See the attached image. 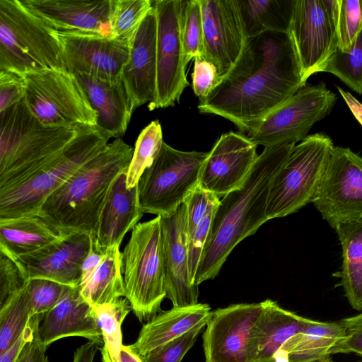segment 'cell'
<instances>
[{"instance_id": "2e32d148", "label": "cell", "mask_w": 362, "mask_h": 362, "mask_svg": "<svg viewBox=\"0 0 362 362\" xmlns=\"http://www.w3.org/2000/svg\"><path fill=\"white\" fill-rule=\"evenodd\" d=\"M56 35L69 72L108 82L121 78L129 54L128 42L95 35Z\"/></svg>"}, {"instance_id": "d6986e66", "label": "cell", "mask_w": 362, "mask_h": 362, "mask_svg": "<svg viewBox=\"0 0 362 362\" xmlns=\"http://www.w3.org/2000/svg\"><path fill=\"white\" fill-rule=\"evenodd\" d=\"M22 4L59 34L113 37L112 0H23Z\"/></svg>"}, {"instance_id": "ffe728a7", "label": "cell", "mask_w": 362, "mask_h": 362, "mask_svg": "<svg viewBox=\"0 0 362 362\" xmlns=\"http://www.w3.org/2000/svg\"><path fill=\"white\" fill-rule=\"evenodd\" d=\"M90 235L74 233L14 260L27 279H43L67 286H80L81 266L90 248Z\"/></svg>"}, {"instance_id": "7a4b0ae2", "label": "cell", "mask_w": 362, "mask_h": 362, "mask_svg": "<svg viewBox=\"0 0 362 362\" xmlns=\"http://www.w3.org/2000/svg\"><path fill=\"white\" fill-rule=\"evenodd\" d=\"M296 145L264 148L243 185L220 199L194 276L196 284L214 279L235 247L268 221L271 184Z\"/></svg>"}, {"instance_id": "277c9868", "label": "cell", "mask_w": 362, "mask_h": 362, "mask_svg": "<svg viewBox=\"0 0 362 362\" xmlns=\"http://www.w3.org/2000/svg\"><path fill=\"white\" fill-rule=\"evenodd\" d=\"M0 193L11 189L53 158L83 126L42 124L24 100L0 112Z\"/></svg>"}, {"instance_id": "60d3db41", "label": "cell", "mask_w": 362, "mask_h": 362, "mask_svg": "<svg viewBox=\"0 0 362 362\" xmlns=\"http://www.w3.org/2000/svg\"><path fill=\"white\" fill-rule=\"evenodd\" d=\"M66 286L47 279L29 280L26 288L29 295L32 316H41L51 310L59 302Z\"/></svg>"}, {"instance_id": "9a60e30c", "label": "cell", "mask_w": 362, "mask_h": 362, "mask_svg": "<svg viewBox=\"0 0 362 362\" xmlns=\"http://www.w3.org/2000/svg\"><path fill=\"white\" fill-rule=\"evenodd\" d=\"M262 310L260 302L212 311L203 334L205 362H247L250 335Z\"/></svg>"}, {"instance_id": "4316f807", "label": "cell", "mask_w": 362, "mask_h": 362, "mask_svg": "<svg viewBox=\"0 0 362 362\" xmlns=\"http://www.w3.org/2000/svg\"><path fill=\"white\" fill-rule=\"evenodd\" d=\"M212 311L208 304L174 308L161 312L144 324L136 341L129 345L139 356L185 334L201 324H207Z\"/></svg>"}, {"instance_id": "9c48e42d", "label": "cell", "mask_w": 362, "mask_h": 362, "mask_svg": "<svg viewBox=\"0 0 362 362\" xmlns=\"http://www.w3.org/2000/svg\"><path fill=\"white\" fill-rule=\"evenodd\" d=\"M207 156L208 152L180 151L163 142L137 183L142 211L156 216L173 214L199 186Z\"/></svg>"}, {"instance_id": "ee69618b", "label": "cell", "mask_w": 362, "mask_h": 362, "mask_svg": "<svg viewBox=\"0 0 362 362\" xmlns=\"http://www.w3.org/2000/svg\"><path fill=\"white\" fill-rule=\"evenodd\" d=\"M192 78L194 93L199 101L207 98L222 82L216 67L202 57L194 59Z\"/></svg>"}, {"instance_id": "8d00e7d4", "label": "cell", "mask_w": 362, "mask_h": 362, "mask_svg": "<svg viewBox=\"0 0 362 362\" xmlns=\"http://www.w3.org/2000/svg\"><path fill=\"white\" fill-rule=\"evenodd\" d=\"M152 8L153 1L151 0H112L110 21L113 37L130 45Z\"/></svg>"}, {"instance_id": "ba28073f", "label": "cell", "mask_w": 362, "mask_h": 362, "mask_svg": "<svg viewBox=\"0 0 362 362\" xmlns=\"http://www.w3.org/2000/svg\"><path fill=\"white\" fill-rule=\"evenodd\" d=\"M334 146L330 137L320 132L308 135L293 147L271 184L268 220L286 216L313 203Z\"/></svg>"}, {"instance_id": "d590c367", "label": "cell", "mask_w": 362, "mask_h": 362, "mask_svg": "<svg viewBox=\"0 0 362 362\" xmlns=\"http://www.w3.org/2000/svg\"><path fill=\"white\" fill-rule=\"evenodd\" d=\"M162 127L158 120L152 121L139 134L127 173V187L132 189L144 170L150 167L158 155L163 144Z\"/></svg>"}, {"instance_id": "44dd1931", "label": "cell", "mask_w": 362, "mask_h": 362, "mask_svg": "<svg viewBox=\"0 0 362 362\" xmlns=\"http://www.w3.org/2000/svg\"><path fill=\"white\" fill-rule=\"evenodd\" d=\"M163 235L166 298L174 308L198 303L199 288L189 272L186 237V206L180 205L171 215L160 216Z\"/></svg>"}, {"instance_id": "f5cc1de1", "label": "cell", "mask_w": 362, "mask_h": 362, "mask_svg": "<svg viewBox=\"0 0 362 362\" xmlns=\"http://www.w3.org/2000/svg\"><path fill=\"white\" fill-rule=\"evenodd\" d=\"M119 362H143L140 356L132 350L129 345H123Z\"/></svg>"}, {"instance_id": "83f0119b", "label": "cell", "mask_w": 362, "mask_h": 362, "mask_svg": "<svg viewBox=\"0 0 362 362\" xmlns=\"http://www.w3.org/2000/svg\"><path fill=\"white\" fill-rule=\"evenodd\" d=\"M346 336L342 322L305 318L301 329L281 349L278 362H317L329 358Z\"/></svg>"}, {"instance_id": "e575fe53", "label": "cell", "mask_w": 362, "mask_h": 362, "mask_svg": "<svg viewBox=\"0 0 362 362\" xmlns=\"http://www.w3.org/2000/svg\"><path fill=\"white\" fill-rule=\"evenodd\" d=\"M32 317L29 295L25 286L0 306V354L18 339Z\"/></svg>"}, {"instance_id": "f907efd6", "label": "cell", "mask_w": 362, "mask_h": 362, "mask_svg": "<svg viewBox=\"0 0 362 362\" xmlns=\"http://www.w3.org/2000/svg\"><path fill=\"white\" fill-rule=\"evenodd\" d=\"M98 346L96 343L90 341L81 345L74 352L73 362H93Z\"/></svg>"}, {"instance_id": "7402d4cb", "label": "cell", "mask_w": 362, "mask_h": 362, "mask_svg": "<svg viewBox=\"0 0 362 362\" xmlns=\"http://www.w3.org/2000/svg\"><path fill=\"white\" fill-rule=\"evenodd\" d=\"M82 337L103 344L95 312L82 296L80 286H66L59 302L40 316L35 337L47 349L66 337Z\"/></svg>"}, {"instance_id": "74e56055", "label": "cell", "mask_w": 362, "mask_h": 362, "mask_svg": "<svg viewBox=\"0 0 362 362\" xmlns=\"http://www.w3.org/2000/svg\"><path fill=\"white\" fill-rule=\"evenodd\" d=\"M322 72L334 74L354 91L362 94V32L349 49L337 48Z\"/></svg>"}, {"instance_id": "484cf974", "label": "cell", "mask_w": 362, "mask_h": 362, "mask_svg": "<svg viewBox=\"0 0 362 362\" xmlns=\"http://www.w3.org/2000/svg\"><path fill=\"white\" fill-rule=\"evenodd\" d=\"M262 303L249 341L247 362H278L281 349L301 329L305 317L284 309L271 299Z\"/></svg>"}, {"instance_id": "30bf717a", "label": "cell", "mask_w": 362, "mask_h": 362, "mask_svg": "<svg viewBox=\"0 0 362 362\" xmlns=\"http://www.w3.org/2000/svg\"><path fill=\"white\" fill-rule=\"evenodd\" d=\"M25 103L49 127H96L97 114L77 77L64 69L27 73Z\"/></svg>"}, {"instance_id": "db71d44e", "label": "cell", "mask_w": 362, "mask_h": 362, "mask_svg": "<svg viewBox=\"0 0 362 362\" xmlns=\"http://www.w3.org/2000/svg\"><path fill=\"white\" fill-rule=\"evenodd\" d=\"M317 362H331L330 360H329V358H327V359H325L323 361H317Z\"/></svg>"}, {"instance_id": "603a6c76", "label": "cell", "mask_w": 362, "mask_h": 362, "mask_svg": "<svg viewBox=\"0 0 362 362\" xmlns=\"http://www.w3.org/2000/svg\"><path fill=\"white\" fill-rule=\"evenodd\" d=\"M122 78L136 108L153 102L157 80V18L153 6L130 45Z\"/></svg>"}, {"instance_id": "1f68e13d", "label": "cell", "mask_w": 362, "mask_h": 362, "mask_svg": "<svg viewBox=\"0 0 362 362\" xmlns=\"http://www.w3.org/2000/svg\"><path fill=\"white\" fill-rule=\"evenodd\" d=\"M84 299L93 307L125 296L119 246L108 247L105 256L89 280L79 286Z\"/></svg>"}, {"instance_id": "ac0fdd59", "label": "cell", "mask_w": 362, "mask_h": 362, "mask_svg": "<svg viewBox=\"0 0 362 362\" xmlns=\"http://www.w3.org/2000/svg\"><path fill=\"white\" fill-rule=\"evenodd\" d=\"M257 146L243 134H223L208 152L199 186L219 198L240 188L258 156Z\"/></svg>"}, {"instance_id": "f35d334b", "label": "cell", "mask_w": 362, "mask_h": 362, "mask_svg": "<svg viewBox=\"0 0 362 362\" xmlns=\"http://www.w3.org/2000/svg\"><path fill=\"white\" fill-rule=\"evenodd\" d=\"M182 41L187 63L192 59L202 58L204 30L200 0L185 1Z\"/></svg>"}, {"instance_id": "bcb514c9", "label": "cell", "mask_w": 362, "mask_h": 362, "mask_svg": "<svg viewBox=\"0 0 362 362\" xmlns=\"http://www.w3.org/2000/svg\"><path fill=\"white\" fill-rule=\"evenodd\" d=\"M346 336L338 347L337 353H354L362 357V312L341 320Z\"/></svg>"}, {"instance_id": "f1b7e54d", "label": "cell", "mask_w": 362, "mask_h": 362, "mask_svg": "<svg viewBox=\"0 0 362 362\" xmlns=\"http://www.w3.org/2000/svg\"><path fill=\"white\" fill-rule=\"evenodd\" d=\"M62 236L37 216L0 220V252L13 260L34 252Z\"/></svg>"}, {"instance_id": "cb8c5ba5", "label": "cell", "mask_w": 362, "mask_h": 362, "mask_svg": "<svg viewBox=\"0 0 362 362\" xmlns=\"http://www.w3.org/2000/svg\"><path fill=\"white\" fill-rule=\"evenodd\" d=\"M127 170L119 174L112 184L95 231L90 235L103 249L119 246L127 233L143 216L138 186L127 187Z\"/></svg>"}, {"instance_id": "b9f144b4", "label": "cell", "mask_w": 362, "mask_h": 362, "mask_svg": "<svg viewBox=\"0 0 362 362\" xmlns=\"http://www.w3.org/2000/svg\"><path fill=\"white\" fill-rule=\"evenodd\" d=\"M206 325V323L201 324L185 334L140 358L143 362H181Z\"/></svg>"}, {"instance_id": "836d02e7", "label": "cell", "mask_w": 362, "mask_h": 362, "mask_svg": "<svg viewBox=\"0 0 362 362\" xmlns=\"http://www.w3.org/2000/svg\"><path fill=\"white\" fill-rule=\"evenodd\" d=\"M102 331L103 362H119L122 344V324L132 310L128 300L121 298L110 303L93 306Z\"/></svg>"}, {"instance_id": "8992f818", "label": "cell", "mask_w": 362, "mask_h": 362, "mask_svg": "<svg viewBox=\"0 0 362 362\" xmlns=\"http://www.w3.org/2000/svg\"><path fill=\"white\" fill-rule=\"evenodd\" d=\"M125 296L140 322L160 310L166 298L161 217L139 223L122 252Z\"/></svg>"}, {"instance_id": "5b68a950", "label": "cell", "mask_w": 362, "mask_h": 362, "mask_svg": "<svg viewBox=\"0 0 362 362\" xmlns=\"http://www.w3.org/2000/svg\"><path fill=\"white\" fill-rule=\"evenodd\" d=\"M110 138L95 127L78 135L19 185L0 193V220L37 215L46 199L83 165L100 153Z\"/></svg>"}, {"instance_id": "f6af8a7d", "label": "cell", "mask_w": 362, "mask_h": 362, "mask_svg": "<svg viewBox=\"0 0 362 362\" xmlns=\"http://www.w3.org/2000/svg\"><path fill=\"white\" fill-rule=\"evenodd\" d=\"M23 75L11 71H0V112L24 98Z\"/></svg>"}, {"instance_id": "7bdbcfd3", "label": "cell", "mask_w": 362, "mask_h": 362, "mask_svg": "<svg viewBox=\"0 0 362 362\" xmlns=\"http://www.w3.org/2000/svg\"><path fill=\"white\" fill-rule=\"evenodd\" d=\"M28 282L18 264L0 252V306L23 289Z\"/></svg>"}, {"instance_id": "d6a6232c", "label": "cell", "mask_w": 362, "mask_h": 362, "mask_svg": "<svg viewBox=\"0 0 362 362\" xmlns=\"http://www.w3.org/2000/svg\"><path fill=\"white\" fill-rule=\"evenodd\" d=\"M248 38L265 32L289 33L294 0H238Z\"/></svg>"}, {"instance_id": "816d5d0a", "label": "cell", "mask_w": 362, "mask_h": 362, "mask_svg": "<svg viewBox=\"0 0 362 362\" xmlns=\"http://www.w3.org/2000/svg\"><path fill=\"white\" fill-rule=\"evenodd\" d=\"M337 89L353 115L362 126V103L359 102L352 94L348 91H345L341 87L337 86Z\"/></svg>"}, {"instance_id": "e0dca14e", "label": "cell", "mask_w": 362, "mask_h": 362, "mask_svg": "<svg viewBox=\"0 0 362 362\" xmlns=\"http://www.w3.org/2000/svg\"><path fill=\"white\" fill-rule=\"evenodd\" d=\"M289 33L306 83L310 76L322 72L337 48L322 0H294Z\"/></svg>"}, {"instance_id": "7c38bea8", "label": "cell", "mask_w": 362, "mask_h": 362, "mask_svg": "<svg viewBox=\"0 0 362 362\" xmlns=\"http://www.w3.org/2000/svg\"><path fill=\"white\" fill-rule=\"evenodd\" d=\"M313 203L334 229L362 219V156L334 146Z\"/></svg>"}, {"instance_id": "681fc988", "label": "cell", "mask_w": 362, "mask_h": 362, "mask_svg": "<svg viewBox=\"0 0 362 362\" xmlns=\"http://www.w3.org/2000/svg\"><path fill=\"white\" fill-rule=\"evenodd\" d=\"M46 348L35 337L23 348L16 362H49Z\"/></svg>"}, {"instance_id": "52a82bcc", "label": "cell", "mask_w": 362, "mask_h": 362, "mask_svg": "<svg viewBox=\"0 0 362 362\" xmlns=\"http://www.w3.org/2000/svg\"><path fill=\"white\" fill-rule=\"evenodd\" d=\"M47 69L66 70L56 33L20 0H0V71Z\"/></svg>"}, {"instance_id": "c3c4849f", "label": "cell", "mask_w": 362, "mask_h": 362, "mask_svg": "<svg viewBox=\"0 0 362 362\" xmlns=\"http://www.w3.org/2000/svg\"><path fill=\"white\" fill-rule=\"evenodd\" d=\"M90 248L84 258L81 266V280L80 286L85 284L98 267L100 265L105 256L106 249H103L90 235Z\"/></svg>"}, {"instance_id": "3957f363", "label": "cell", "mask_w": 362, "mask_h": 362, "mask_svg": "<svg viewBox=\"0 0 362 362\" xmlns=\"http://www.w3.org/2000/svg\"><path fill=\"white\" fill-rule=\"evenodd\" d=\"M133 152L122 139L108 143L46 199L37 216L62 235L93 234L110 187Z\"/></svg>"}, {"instance_id": "ab89813d", "label": "cell", "mask_w": 362, "mask_h": 362, "mask_svg": "<svg viewBox=\"0 0 362 362\" xmlns=\"http://www.w3.org/2000/svg\"><path fill=\"white\" fill-rule=\"evenodd\" d=\"M362 32V0H341L337 29V48L349 49Z\"/></svg>"}, {"instance_id": "f546056e", "label": "cell", "mask_w": 362, "mask_h": 362, "mask_svg": "<svg viewBox=\"0 0 362 362\" xmlns=\"http://www.w3.org/2000/svg\"><path fill=\"white\" fill-rule=\"evenodd\" d=\"M220 198L198 186L185 199L186 237L192 281L208 238Z\"/></svg>"}, {"instance_id": "4dcf8cb0", "label": "cell", "mask_w": 362, "mask_h": 362, "mask_svg": "<svg viewBox=\"0 0 362 362\" xmlns=\"http://www.w3.org/2000/svg\"><path fill=\"white\" fill-rule=\"evenodd\" d=\"M342 250L337 276L351 308L362 310V219L343 223L334 229Z\"/></svg>"}, {"instance_id": "7dc6e473", "label": "cell", "mask_w": 362, "mask_h": 362, "mask_svg": "<svg viewBox=\"0 0 362 362\" xmlns=\"http://www.w3.org/2000/svg\"><path fill=\"white\" fill-rule=\"evenodd\" d=\"M40 315L31 317L28 325L18 339L3 354H0V362H16L25 346L35 338L39 325Z\"/></svg>"}, {"instance_id": "5bb4252c", "label": "cell", "mask_w": 362, "mask_h": 362, "mask_svg": "<svg viewBox=\"0 0 362 362\" xmlns=\"http://www.w3.org/2000/svg\"><path fill=\"white\" fill-rule=\"evenodd\" d=\"M202 58L213 64L222 79L240 59L248 40L238 0H200Z\"/></svg>"}, {"instance_id": "d4e9b609", "label": "cell", "mask_w": 362, "mask_h": 362, "mask_svg": "<svg viewBox=\"0 0 362 362\" xmlns=\"http://www.w3.org/2000/svg\"><path fill=\"white\" fill-rule=\"evenodd\" d=\"M74 75L97 114L95 127L110 139H122L136 109L122 78L115 82H108L82 74Z\"/></svg>"}, {"instance_id": "4fadbf2b", "label": "cell", "mask_w": 362, "mask_h": 362, "mask_svg": "<svg viewBox=\"0 0 362 362\" xmlns=\"http://www.w3.org/2000/svg\"><path fill=\"white\" fill-rule=\"evenodd\" d=\"M157 80L156 97L149 110L173 106L189 86L182 41L185 1L156 0Z\"/></svg>"}, {"instance_id": "6da1fadb", "label": "cell", "mask_w": 362, "mask_h": 362, "mask_svg": "<svg viewBox=\"0 0 362 362\" xmlns=\"http://www.w3.org/2000/svg\"><path fill=\"white\" fill-rule=\"evenodd\" d=\"M305 84L290 33L265 32L248 38L237 63L197 108L247 134Z\"/></svg>"}, {"instance_id": "8fae6325", "label": "cell", "mask_w": 362, "mask_h": 362, "mask_svg": "<svg viewBox=\"0 0 362 362\" xmlns=\"http://www.w3.org/2000/svg\"><path fill=\"white\" fill-rule=\"evenodd\" d=\"M336 94L325 83L305 85L282 105L267 115L246 136L264 148L297 143L311 127L332 111Z\"/></svg>"}]
</instances>
